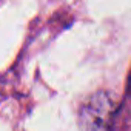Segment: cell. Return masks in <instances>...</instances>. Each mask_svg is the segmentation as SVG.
<instances>
[{"label": "cell", "instance_id": "6da1fadb", "mask_svg": "<svg viewBox=\"0 0 131 131\" xmlns=\"http://www.w3.org/2000/svg\"><path fill=\"white\" fill-rule=\"evenodd\" d=\"M113 116V102L105 94L91 97L80 108V126L83 131H106Z\"/></svg>", "mask_w": 131, "mask_h": 131}]
</instances>
